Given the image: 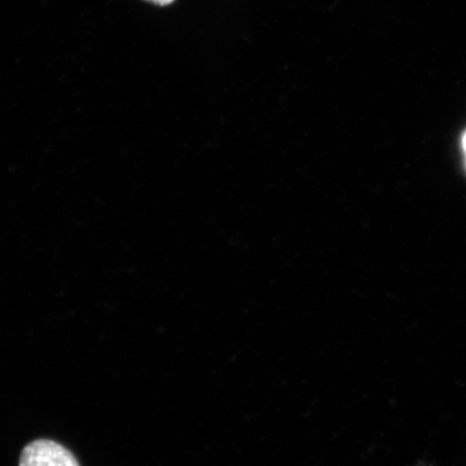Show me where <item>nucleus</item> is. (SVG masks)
<instances>
[{"label":"nucleus","instance_id":"obj_1","mask_svg":"<svg viewBox=\"0 0 466 466\" xmlns=\"http://www.w3.org/2000/svg\"><path fill=\"white\" fill-rule=\"evenodd\" d=\"M19 466H80L75 454L57 441L36 440L22 451Z\"/></svg>","mask_w":466,"mask_h":466},{"label":"nucleus","instance_id":"obj_2","mask_svg":"<svg viewBox=\"0 0 466 466\" xmlns=\"http://www.w3.org/2000/svg\"><path fill=\"white\" fill-rule=\"evenodd\" d=\"M145 2H148L157 5H160V7H165V5H171L175 2V0H145Z\"/></svg>","mask_w":466,"mask_h":466},{"label":"nucleus","instance_id":"obj_3","mask_svg":"<svg viewBox=\"0 0 466 466\" xmlns=\"http://www.w3.org/2000/svg\"><path fill=\"white\" fill-rule=\"evenodd\" d=\"M463 146H464V150H465V153H466V134H465L464 138H463Z\"/></svg>","mask_w":466,"mask_h":466}]
</instances>
